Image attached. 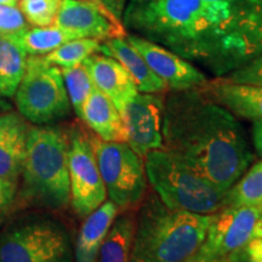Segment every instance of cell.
I'll list each match as a JSON object with an SVG mask.
<instances>
[{"label":"cell","mask_w":262,"mask_h":262,"mask_svg":"<svg viewBox=\"0 0 262 262\" xmlns=\"http://www.w3.org/2000/svg\"><path fill=\"white\" fill-rule=\"evenodd\" d=\"M212 262H229L228 258H222V260H216V261H212Z\"/></svg>","instance_id":"cell-36"},{"label":"cell","mask_w":262,"mask_h":262,"mask_svg":"<svg viewBox=\"0 0 262 262\" xmlns=\"http://www.w3.org/2000/svg\"><path fill=\"white\" fill-rule=\"evenodd\" d=\"M225 79L239 84L262 85V54L232 71Z\"/></svg>","instance_id":"cell-29"},{"label":"cell","mask_w":262,"mask_h":262,"mask_svg":"<svg viewBox=\"0 0 262 262\" xmlns=\"http://www.w3.org/2000/svg\"><path fill=\"white\" fill-rule=\"evenodd\" d=\"M136 208L123 209L116 216L101 244L97 262H130L136 231Z\"/></svg>","instance_id":"cell-21"},{"label":"cell","mask_w":262,"mask_h":262,"mask_svg":"<svg viewBox=\"0 0 262 262\" xmlns=\"http://www.w3.org/2000/svg\"><path fill=\"white\" fill-rule=\"evenodd\" d=\"M18 4V0H0V5L16 6Z\"/></svg>","instance_id":"cell-35"},{"label":"cell","mask_w":262,"mask_h":262,"mask_svg":"<svg viewBox=\"0 0 262 262\" xmlns=\"http://www.w3.org/2000/svg\"><path fill=\"white\" fill-rule=\"evenodd\" d=\"M70 140L51 126L31 127L18 196L26 204L60 210L71 202Z\"/></svg>","instance_id":"cell-4"},{"label":"cell","mask_w":262,"mask_h":262,"mask_svg":"<svg viewBox=\"0 0 262 262\" xmlns=\"http://www.w3.org/2000/svg\"><path fill=\"white\" fill-rule=\"evenodd\" d=\"M15 103L19 114L34 125H48L67 117L71 101L60 68L42 56H29Z\"/></svg>","instance_id":"cell-7"},{"label":"cell","mask_w":262,"mask_h":262,"mask_svg":"<svg viewBox=\"0 0 262 262\" xmlns=\"http://www.w3.org/2000/svg\"><path fill=\"white\" fill-rule=\"evenodd\" d=\"M27 54L17 42L0 37V103L15 96L26 70Z\"/></svg>","instance_id":"cell-22"},{"label":"cell","mask_w":262,"mask_h":262,"mask_svg":"<svg viewBox=\"0 0 262 262\" xmlns=\"http://www.w3.org/2000/svg\"><path fill=\"white\" fill-rule=\"evenodd\" d=\"M262 204V160L249 169L241 180L228 189L224 208L260 206Z\"/></svg>","instance_id":"cell-24"},{"label":"cell","mask_w":262,"mask_h":262,"mask_svg":"<svg viewBox=\"0 0 262 262\" xmlns=\"http://www.w3.org/2000/svg\"><path fill=\"white\" fill-rule=\"evenodd\" d=\"M29 29L22 11L16 6L0 5V37L17 42Z\"/></svg>","instance_id":"cell-28"},{"label":"cell","mask_w":262,"mask_h":262,"mask_svg":"<svg viewBox=\"0 0 262 262\" xmlns=\"http://www.w3.org/2000/svg\"><path fill=\"white\" fill-rule=\"evenodd\" d=\"M61 72L71 106L77 116L80 117L84 103L95 90L94 81L83 63L71 68H61Z\"/></svg>","instance_id":"cell-26"},{"label":"cell","mask_w":262,"mask_h":262,"mask_svg":"<svg viewBox=\"0 0 262 262\" xmlns=\"http://www.w3.org/2000/svg\"><path fill=\"white\" fill-rule=\"evenodd\" d=\"M258 239H261V242H262V238H258Z\"/></svg>","instance_id":"cell-37"},{"label":"cell","mask_w":262,"mask_h":262,"mask_svg":"<svg viewBox=\"0 0 262 262\" xmlns=\"http://www.w3.org/2000/svg\"><path fill=\"white\" fill-rule=\"evenodd\" d=\"M73 39H78L77 35L52 24L45 27L29 28L18 39L17 44L29 56H44Z\"/></svg>","instance_id":"cell-23"},{"label":"cell","mask_w":262,"mask_h":262,"mask_svg":"<svg viewBox=\"0 0 262 262\" xmlns=\"http://www.w3.org/2000/svg\"><path fill=\"white\" fill-rule=\"evenodd\" d=\"M118 211L119 208L113 202L104 201L96 210L85 217L74 248L75 262H96L101 244Z\"/></svg>","instance_id":"cell-20"},{"label":"cell","mask_w":262,"mask_h":262,"mask_svg":"<svg viewBox=\"0 0 262 262\" xmlns=\"http://www.w3.org/2000/svg\"><path fill=\"white\" fill-rule=\"evenodd\" d=\"M27 120L17 113L0 114V178L17 181L21 176L29 134Z\"/></svg>","instance_id":"cell-15"},{"label":"cell","mask_w":262,"mask_h":262,"mask_svg":"<svg viewBox=\"0 0 262 262\" xmlns=\"http://www.w3.org/2000/svg\"><path fill=\"white\" fill-rule=\"evenodd\" d=\"M96 89L110 98L120 114L136 96V84L127 71L116 58L103 54L91 55L83 62Z\"/></svg>","instance_id":"cell-14"},{"label":"cell","mask_w":262,"mask_h":262,"mask_svg":"<svg viewBox=\"0 0 262 262\" xmlns=\"http://www.w3.org/2000/svg\"><path fill=\"white\" fill-rule=\"evenodd\" d=\"M219 5L231 24L250 60L262 54V0H204Z\"/></svg>","instance_id":"cell-17"},{"label":"cell","mask_w":262,"mask_h":262,"mask_svg":"<svg viewBox=\"0 0 262 262\" xmlns=\"http://www.w3.org/2000/svg\"><path fill=\"white\" fill-rule=\"evenodd\" d=\"M125 39L145 58L150 70L166 84L168 89L173 91L201 89L208 83L203 72L169 49L136 34H127Z\"/></svg>","instance_id":"cell-13"},{"label":"cell","mask_w":262,"mask_h":262,"mask_svg":"<svg viewBox=\"0 0 262 262\" xmlns=\"http://www.w3.org/2000/svg\"><path fill=\"white\" fill-rule=\"evenodd\" d=\"M80 119L98 139L111 142H126L127 134L123 117L112 101L95 88L80 113Z\"/></svg>","instance_id":"cell-18"},{"label":"cell","mask_w":262,"mask_h":262,"mask_svg":"<svg viewBox=\"0 0 262 262\" xmlns=\"http://www.w3.org/2000/svg\"><path fill=\"white\" fill-rule=\"evenodd\" d=\"M260 206L222 208L211 215L204 242L187 262H212L227 258L254 241Z\"/></svg>","instance_id":"cell-9"},{"label":"cell","mask_w":262,"mask_h":262,"mask_svg":"<svg viewBox=\"0 0 262 262\" xmlns=\"http://www.w3.org/2000/svg\"><path fill=\"white\" fill-rule=\"evenodd\" d=\"M107 196L119 209L136 208L147 192L145 160L126 142L91 137Z\"/></svg>","instance_id":"cell-8"},{"label":"cell","mask_w":262,"mask_h":262,"mask_svg":"<svg viewBox=\"0 0 262 262\" xmlns=\"http://www.w3.org/2000/svg\"><path fill=\"white\" fill-rule=\"evenodd\" d=\"M101 42L96 39L78 38L70 40L54 51L44 55L48 63L61 68H71L81 64L91 55L100 52Z\"/></svg>","instance_id":"cell-25"},{"label":"cell","mask_w":262,"mask_h":262,"mask_svg":"<svg viewBox=\"0 0 262 262\" xmlns=\"http://www.w3.org/2000/svg\"><path fill=\"white\" fill-rule=\"evenodd\" d=\"M254 235H255V239L262 238V204L260 205V215H258L256 225H255Z\"/></svg>","instance_id":"cell-34"},{"label":"cell","mask_w":262,"mask_h":262,"mask_svg":"<svg viewBox=\"0 0 262 262\" xmlns=\"http://www.w3.org/2000/svg\"><path fill=\"white\" fill-rule=\"evenodd\" d=\"M18 182L0 178V220L8 214L17 198Z\"/></svg>","instance_id":"cell-31"},{"label":"cell","mask_w":262,"mask_h":262,"mask_svg":"<svg viewBox=\"0 0 262 262\" xmlns=\"http://www.w3.org/2000/svg\"><path fill=\"white\" fill-rule=\"evenodd\" d=\"M201 90L234 116L262 119V85L239 84L219 78L208 81Z\"/></svg>","instance_id":"cell-16"},{"label":"cell","mask_w":262,"mask_h":262,"mask_svg":"<svg viewBox=\"0 0 262 262\" xmlns=\"http://www.w3.org/2000/svg\"><path fill=\"white\" fill-rule=\"evenodd\" d=\"M123 25L134 34L204 66L219 77L250 61L220 6L204 0H127Z\"/></svg>","instance_id":"cell-2"},{"label":"cell","mask_w":262,"mask_h":262,"mask_svg":"<svg viewBox=\"0 0 262 262\" xmlns=\"http://www.w3.org/2000/svg\"><path fill=\"white\" fill-rule=\"evenodd\" d=\"M71 203L75 214L86 217L106 201L107 192L98 169L91 136L74 130L68 146Z\"/></svg>","instance_id":"cell-10"},{"label":"cell","mask_w":262,"mask_h":262,"mask_svg":"<svg viewBox=\"0 0 262 262\" xmlns=\"http://www.w3.org/2000/svg\"><path fill=\"white\" fill-rule=\"evenodd\" d=\"M54 25L73 33L78 38L110 39L126 38L122 19L104 6L89 0H62Z\"/></svg>","instance_id":"cell-12"},{"label":"cell","mask_w":262,"mask_h":262,"mask_svg":"<svg viewBox=\"0 0 262 262\" xmlns=\"http://www.w3.org/2000/svg\"><path fill=\"white\" fill-rule=\"evenodd\" d=\"M147 180L158 198L172 210L212 215L224 208L226 193L165 149L145 158Z\"/></svg>","instance_id":"cell-5"},{"label":"cell","mask_w":262,"mask_h":262,"mask_svg":"<svg viewBox=\"0 0 262 262\" xmlns=\"http://www.w3.org/2000/svg\"><path fill=\"white\" fill-rule=\"evenodd\" d=\"M253 142L258 156L262 157V119L254 120L253 124Z\"/></svg>","instance_id":"cell-33"},{"label":"cell","mask_w":262,"mask_h":262,"mask_svg":"<svg viewBox=\"0 0 262 262\" xmlns=\"http://www.w3.org/2000/svg\"><path fill=\"white\" fill-rule=\"evenodd\" d=\"M89 2L96 3V4H100L110 10L111 12L114 16H117L118 18L122 19L124 10H125V6L127 4V0H89Z\"/></svg>","instance_id":"cell-32"},{"label":"cell","mask_w":262,"mask_h":262,"mask_svg":"<svg viewBox=\"0 0 262 262\" xmlns=\"http://www.w3.org/2000/svg\"><path fill=\"white\" fill-rule=\"evenodd\" d=\"M163 149L224 192L254 159L234 114L201 89L173 91L165 100Z\"/></svg>","instance_id":"cell-1"},{"label":"cell","mask_w":262,"mask_h":262,"mask_svg":"<svg viewBox=\"0 0 262 262\" xmlns=\"http://www.w3.org/2000/svg\"><path fill=\"white\" fill-rule=\"evenodd\" d=\"M211 215L172 210L149 194L136 217L130 262H187L204 242Z\"/></svg>","instance_id":"cell-3"},{"label":"cell","mask_w":262,"mask_h":262,"mask_svg":"<svg viewBox=\"0 0 262 262\" xmlns=\"http://www.w3.org/2000/svg\"><path fill=\"white\" fill-rule=\"evenodd\" d=\"M229 262H262V242L254 239L227 257Z\"/></svg>","instance_id":"cell-30"},{"label":"cell","mask_w":262,"mask_h":262,"mask_svg":"<svg viewBox=\"0 0 262 262\" xmlns=\"http://www.w3.org/2000/svg\"><path fill=\"white\" fill-rule=\"evenodd\" d=\"M163 94L137 93L122 112L126 143L142 158L150 150L163 148Z\"/></svg>","instance_id":"cell-11"},{"label":"cell","mask_w":262,"mask_h":262,"mask_svg":"<svg viewBox=\"0 0 262 262\" xmlns=\"http://www.w3.org/2000/svg\"><path fill=\"white\" fill-rule=\"evenodd\" d=\"M101 54L111 56L122 63L127 71L139 93L163 94L168 86L149 68L141 55L127 42L125 38L110 39L101 44Z\"/></svg>","instance_id":"cell-19"},{"label":"cell","mask_w":262,"mask_h":262,"mask_svg":"<svg viewBox=\"0 0 262 262\" xmlns=\"http://www.w3.org/2000/svg\"><path fill=\"white\" fill-rule=\"evenodd\" d=\"M62 0H21L19 10L29 24L45 27L54 24Z\"/></svg>","instance_id":"cell-27"},{"label":"cell","mask_w":262,"mask_h":262,"mask_svg":"<svg viewBox=\"0 0 262 262\" xmlns=\"http://www.w3.org/2000/svg\"><path fill=\"white\" fill-rule=\"evenodd\" d=\"M63 225L42 216H25L0 232V262H73Z\"/></svg>","instance_id":"cell-6"}]
</instances>
